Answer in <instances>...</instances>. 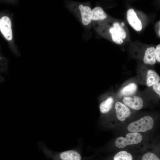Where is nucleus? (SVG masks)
Wrapping results in <instances>:
<instances>
[{"mask_svg": "<svg viewBox=\"0 0 160 160\" xmlns=\"http://www.w3.org/2000/svg\"><path fill=\"white\" fill-rule=\"evenodd\" d=\"M115 108L116 117L120 121H124L126 118H128L131 115L130 109L127 106L120 102L116 103Z\"/></svg>", "mask_w": 160, "mask_h": 160, "instance_id": "7", "label": "nucleus"}, {"mask_svg": "<svg viewBox=\"0 0 160 160\" xmlns=\"http://www.w3.org/2000/svg\"><path fill=\"white\" fill-rule=\"evenodd\" d=\"M141 160H160L159 158L152 152H148L142 156Z\"/></svg>", "mask_w": 160, "mask_h": 160, "instance_id": "17", "label": "nucleus"}, {"mask_svg": "<svg viewBox=\"0 0 160 160\" xmlns=\"http://www.w3.org/2000/svg\"><path fill=\"white\" fill-rule=\"evenodd\" d=\"M112 39L113 41L117 44H121L123 42L122 39L117 33L113 27L109 29Z\"/></svg>", "mask_w": 160, "mask_h": 160, "instance_id": "15", "label": "nucleus"}, {"mask_svg": "<svg viewBox=\"0 0 160 160\" xmlns=\"http://www.w3.org/2000/svg\"><path fill=\"white\" fill-rule=\"evenodd\" d=\"M127 17L129 23L135 30L138 31L142 30V25L141 22L133 9H129L128 10Z\"/></svg>", "mask_w": 160, "mask_h": 160, "instance_id": "6", "label": "nucleus"}, {"mask_svg": "<svg viewBox=\"0 0 160 160\" xmlns=\"http://www.w3.org/2000/svg\"><path fill=\"white\" fill-rule=\"evenodd\" d=\"M153 125V118L149 116H146L130 123L127 127V129L130 132H143L151 129Z\"/></svg>", "mask_w": 160, "mask_h": 160, "instance_id": "2", "label": "nucleus"}, {"mask_svg": "<svg viewBox=\"0 0 160 160\" xmlns=\"http://www.w3.org/2000/svg\"><path fill=\"white\" fill-rule=\"evenodd\" d=\"M112 160H134L132 155L126 151H120L113 156Z\"/></svg>", "mask_w": 160, "mask_h": 160, "instance_id": "14", "label": "nucleus"}, {"mask_svg": "<svg viewBox=\"0 0 160 160\" xmlns=\"http://www.w3.org/2000/svg\"><path fill=\"white\" fill-rule=\"evenodd\" d=\"M113 28L121 38L122 39H125L126 36V33L119 24L117 22H115L113 23Z\"/></svg>", "mask_w": 160, "mask_h": 160, "instance_id": "16", "label": "nucleus"}, {"mask_svg": "<svg viewBox=\"0 0 160 160\" xmlns=\"http://www.w3.org/2000/svg\"><path fill=\"white\" fill-rule=\"evenodd\" d=\"M79 8L81 12L83 24L85 25H88L92 20V12L91 8L88 6H83L82 4L79 6Z\"/></svg>", "mask_w": 160, "mask_h": 160, "instance_id": "8", "label": "nucleus"}, {"mask_svg": "<svg viewBox=\"0 0 160 160\" xmlns=\"http://www.w3.org/2000/svg\"><path fill=\"white\" fill-rule=\"evenodd\" d=\"M121 25L122 26H123L124 25V23L123 22H122V23H121Z\"/></svg>", "mask_w": 160, "mask_h": 160, "instance_id": "20", "label": "nucleus"}, {"mask_svg": "<svg viewBox=\"0 0 160 160\" xmlns=\"http://www.w3.org/2000/svg\"><path fill=\"white\" fill-rule=\"evenodd\" d=\"M38 145L44 153L54 160H88V158L82 157L80 147L65 151L56 152L49 149L42 142L38 143Z\"/></svg>", "mask_w": 160, "mask_h": 160, "instance_id": "1", "label": "nucleus"}, {"mask_svg": "<svg viewBox=\"0 0 160 160\" xmlns=\"http://www.w3.org/2000/svg\"><path fill=\"white\" fill-rule=\"evenodd\" d=\"M113 102V99L111 97H108L102 102L99 105L101 113L103 114L108 113L112 108Z\"/></svg>", "mask_w": 160, "mask_h": 160, "instance_id": "12", "label": "nucleus"}, {"mask_svg": "<svg viewBox=\"0 0 160 160\" xmlns=\"http://www.w3.org/2000/svg\"><path fill=\"white\" fill-rule=\"evenodd\" d=\"M92 20H103L107 17V15L102 8L97 7L92 10Z\"/></svg>", "mask_w": 160, "mask_h": 160, "instance_id": "13", "label": "nucleus"}, {"mask_svg": "<svg viewBox=\"0 0 160 160\" xmlns=\"http://www.w3.org/2000/svg\"><path fill=\"white\" fill-rule=\"evenodd\" d=\"M142 140L141 134L139 132H131L125 137H119L116 139L115 144L119 148H123L127 145H135L140 143Z\"/></svg>", "mask_w": 160, "mask_h": 160, "instance_id": "3", "label": "nucleus"}, {"mask_svg": "<svg viewBox=\"0 0 160 160\" xmlns=\"http://www.w3.org/2000/svg\"><path fill=\"white\" fill-rule=\"evenodd\" d=\"M155 49L153 47L148 48L145 52L143 58L145 64L153 65L156 62Z\"/></svg>", "mask_w": 160, "mask_h": 160, "instance_id": "9", "label": "nucleus"}, {"mask_svg": "<svg viewBox=\"0 0 160 160\" xmlns=\"http://www.w3.org/2000/svg\"><path fill=\"white\" fill-rule=\"evenodd\" d=\"M146 84L150 87L159 82L160 77L156 72L152 70H149L147 73Z\"/></svg>", "mask_w": 160, "mask_h": 160, "instance_id": "11", "label": "nucleus"}, {"mask_svg": "<svg viewBox=\"0 0 160 160\" xmlns=\"http://www.w3.org/2000/svg\"><path fill=\"white\" fill-rule=\"evenodd\" d=\"M123 101L126 106L135 110L141 109L143 105V99L138 96L124 97Z\"/></svg>", "mask_w": 160, "mask_h": 160, "instance_id": "5", "label": "nucleus"}, {"mask_svg": "<svg viewBox=\"0 0 160 160\" xmlns=\"http://www.w3.org/2000/svg\"><path fill=\"white\" fill-rule=\"evenodd\" d=\"M155 56L156 60L160 62V44H158L155 49Z\"/></svg>", "mask_w": 160, "mask_h": 160, "instance_id": "18", "label": "nucleus"}, {"mask_svg": "<svg viewBox=\"0 0 160 160\" xmlns=\"http://www.w3.org/2000/svg\"><path fill=\"white\" fill-rule=\"evenodd\" d=\"M137 88V85L135 83H131L121 89L119 94L121 96L125 97L132 96L136 93Z\"/></svg>", "mask_w": 160, "mask_h": 160, "instance_id": "10", "label": "nucleus"}, {"mask_svg": "<svg viewBox=\"0 0 160 160\" xmlns=\"http://www.w3.org/2000/svg\"><path fill=\"white\" fill-rule=\"evenodd\" d=\"M12 23L10 19L4 16L0 19V31L5 38L8 41L12 38Z\"/></svg>", "mask_w": 160, "mask_h": 160, "instance_id": "4", "label": "nucleus"}, {"mask_svg": "<svg viewBox=\"0 0 160 160\" xmlns=\"http://www.w3.org/2000/svg\"><path fill=\"white\" fill-rule=\"evenodd\" d=\"M153 88L154 91L159 95L160 97V83L158 82L153 85Z\"/></svg>", "mask_w": 160, "mask_h": 160, "instance_id": "19", "label": "nucleus"}]
</instances>
